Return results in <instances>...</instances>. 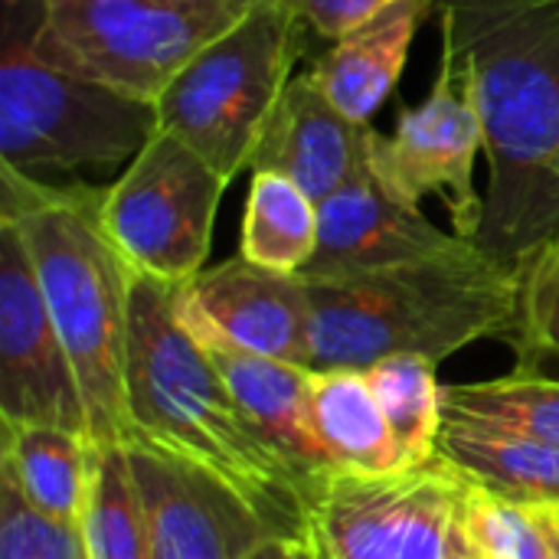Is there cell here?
<instances>
[{"label": "cell", "instance_id": "d4e9b609", "mask_svg": "<svg viewBox=\"0 0 559 559\" xmlns=\"http://www.w3.org/2000/svg\"><path fill=\"white\" fill-rule=\"evenodd\" d=\"M459 527L481 559H550L540 504H518L462 481Z\"/></svg>", "mask_w": 559, "mask_h": 559}, {"label": "cell", "instance_id": "277c9868", "mask_svg": "<svg viewBox=\"0 0 559 559\" xmlns=\"http://www.w3.org/2000/svg\"><path fill=\"white\" fill-rule=\"evenodd\" d=\"M98 187H56L0 164V219L33 259L52 328L72 360L88 413V439L128 442L131 265L102 226Z\"/></svg>", "mask_w": 559, "mask_h": 559}, {"label": "cell", "instance_id": "836d02e7", "mask_svg": "<svg viewBox=\"0 0 559 559\" xmlns=\"http://www.w3.org/2000/svg\"><path fill=\"white\" fill-rule=\"evenodd\" d=\"M246 3H272V0H246Z\"/></svg>", "mask_w": 559, "mask_h": 559}, {"label": "cell", "instance_id": "7c38bea8", "mask_svg": "<svg viewBox=\"0 0 559 559\" xmlns=\"http://www.w3.org/2000/svg\"><path fill=\"white\" fill-rule=\"evenodd\" d=\"M144 501L154 559H246L269 537L219 481L144 442H124Z\"/></svg>", "mask_w": 559, "mask_h": 559}, {"label": "cell", "instance_id": "5b68a950", "mask_svg": "<svg viewBox=\"0 0 559 559\" xmlns=\"http://www.w3.org/2000/svg\"><path fill=\"white\" fill-rule=\"evenodd\" d=\"M43 3L0 0V164L43 177L131 160L157 108L49 66L33 43Z\"/></svg>", "mask_w": 559, "mask_h": 559}, {"label": "cell", "instance_id": "d6986e66", "mask_svg": "<svg viewBox=\"0 0 559 559\" xmlns=\"http://www.w3.org/2000/svg\"><path fill=\"white\" fill-rule=\"evenodd\" d=\"M308 416L337 472H409L364 370H311Z\"/></svg>", "mask_w": 559, "mask_h": 559}, {"label": "cell", "instance_id": "4dcf8cb0", "mask_svg": "<svg viewBox=\"0 0 559 559\" xmlns=\"http://www.w3.org/2000/svg\"><path fill=\"white\" fill-rule=\"evenodd\" d=\"M547 537H550V559H559V504H540Z\"/></svg>", "mask_w": 559, "mask_h": 559}, {"label": "cell", "instance_id": "3957f363", "mask_svg": "<svg viewBox=\"0 0 559 559\" xmlns=\"http://www.w3.org/2000/svg\"><path fill=\"white\" fill-rule=\"evenodd\" d=\"M311 295V370H367L396 354L432 364L518 324L521 265L462 242L386 269L305 278Z\"/></svg>", "mask_w": 559, "mask_h": 559}, {"label": "cell", "instance_id": "30bf717a", "mask_svg": "<svg viewBox=\"0 0 559 559\" xmlns=\"http://www.w3.org/2000/svg\"><path fill=\"white\" fill-rule=\"evenodd\" d=\"M0 416L3 426L88 436L79 377L46 311L26 242L10 219H0Z\"/></svg>", "mask_w": 559, "mask_h": 559}, {"label": "cell", "instance_id": "f546056e", "mask_svg": "<svg viewBox=\"0 0 559 559\" xmlns=\"http://www.w3.org/2000/svg\"><path fill=\"white\" fill-rule=\"evenodd\" d=\"M246 559H318L308 540H288V537H265L259 540Z\"/></svg>", "mask_w": 559, "mask_h": 559}, {"label": "cell", "instance_id": "1f68e13d", "mask_svg": "<svg viewBox=\"0 0 559 559\" xmlns=\"http://www.w3.org/2000/svg\"><path fill=\"white\" fill-rule=\"evenodd\" d=\"M449 559H481L472 547H468V540H465V534H462V527H455V537H452V554Z\"/></svg>", "mask_w": 559, "mask_h": 559}, {"label": "cell", "instance_id": "9a60e30c", "mask_svg": "<svg viewBox=\"0 0 559 559\" xmlns=\"http://www.w3.org/2000/svg\"><path fill=\"white\" fill-rule=\"evenodd\" d=\"M190 331V328H187ZM206 350L223 383L242 406V413L318 485H324L337 468L331 465L324 445L318 442L308 416V383L311 370L262 354L239 350L213 334L190 331Z\"/></svg>", "mask_w": 559, "mask_h": 559}, {"label": "cell", "instance_id": "ba28073f", "mask_svg": "<svg viewBox=\"0 0 559 559\" xmlns=\"http://www.w3.org/2000/svg\"><path fill=\"white\" fill-rule=\"evenodd\" d=\"M233 180L190 144L157 128L102 193V226L128 265L164 282L206 269L216 210Z\"/></svg>", "mask_w": 559, "mask_h": 559}, {"label": "cell", "instance_id": "5bb4252c", "mask_svg": "<svg viewBox=\"0 0 559 559\" xmlns=\"http://www.w3.org/2000/svg\"><path fill=\"white\" fill-rule=\"evenodd\" d=\"M370 124L350 121L311 72L285 85L249 170H275L308 190L318 203L367 164Z\"/></svg>", "mask_w": 559, "mask_h": 559}, {"label": "cell", "instance_id": "484cf974", "mask_svg": "<svg viewBox=\"0 0 559 559\" xmlns=\"http://www.w3.org/2000/svg\"><path fill=\"white\" fill-rule=\"evenodd\" d=\"M504 344L518 350V370L559 360V229L521 262V311Z\"/></svg>", "mask_w": 559, "mask_h": 559}, {"label": "cell", "instance_id": "cb8c5ba5", "mask_svg": "<svg viewBox=\"0 0 559 559\" xmlns=\"http://www.w3.org/2000/svg\"><path fill=\"white\" fill-rule=\"evenodd\" d=\"M442 423L501 426L559 445V380L514 370L498 380L442 386Z\"/></svg>", "mask_w": 559, "mask_h": 559}, {"label": "cell", "instance_id": "ac0fdd59", "mask_svg": "<svg viewBox=\"0 0 559 559\" xmlns=\"http://www.w3.org/2000/svg\"><path fill=\"white\" fill-rule=\"evenodd\" d=\"M436 462L518 504H559V445L475 423H442Z\"/></svg>", "mask_w": 559, "mask_h": 559}, {"label": "cell", "instance_id": "52a82bcc", "mask_svg": "<svg viewBox=\"0 0 559 559\" xmlns=\"http://www.w3.org/2000/svg\"><path fill=\"white\" fill-rule=\"evenodd\" d=\"M246 10V0H46L33 43L69 75L157 105Z\"/></svg>", "mask_w": 559, "mask_h": 559}, {"label": "cell", "instance_id": "603a6c76", "mask_svg": "<svg viewBox=\"0 0 559 559\" xmlns=\"http://www.w3.org/2000/svg\"><path fill=\"white\" fill-rule=\"evenodd\" d=\"M364 373L390 423L403 465L409 472L432 465L442 432V386L436 380V364L419 354H396L377 360Z\"/></svg>", "mask_w": 559, "mask_h": 559}, {"label": "cell", "instance_id": "4fadbf2b", "mask_svg": "<svg viewBox=\"0 0 559 559\" xmlns=\"http://www.w3.org/2000/svg\"><path fill=\"white\" fill-rule=\"evenodd\" d=\"M321 239L305 278L354 275L459 249L465 239L439 229L419 206L393 197L370 164L318 203Z\"/></svg>", "mask_w": 559, "mask_h": 559}, {"label": "cell", "instance_id": "ffe728a7", "mask_svg": "<svg viewBox=\"0 0 559 559\" xmlns=\"http://www.w3.org/2000/svg\"><path fill=\"white\" fill-rule=\"evenodd\" d=\"M92 468V439L52 426H3L0 478L39 514L79 527Z\"/></svg>", "mask_w": 559, "mask_h": 559}, {"label": "cell", "instance_id": "6da1fadb", "mask_svg": "<svg viewBox=\"0 0 559 559\" xmlns=\"http://www.w3.org/2000/svg\"><path fill=\"white\" fill-rule=\"evenodd\" d=\"M180 282L131 265L128 442L183 459L246 504L269 537L311 540L324 485L308 478L236 403L177 311Z\"/></svg>", "mask_w": 559, "mask_h": 559}, {"label": "cell", "instance_id": "e0dca14e", "mask_svg": "<svg viewBox=\"0 0 559 559\" xmlns=\"http://www.w3.org/2000/svg\"><path fill=\"white\" fill-rule=\"evenodd\" d=\"M423 468L396 475L334 472L311 511L318 559H396L403 521Z\"/></svg>", "mask_w": 559, "mask_h": 559}, {"label": "cell", "instance_id": "7402d4cb", "mask_svg": "<svg viewBox=\"0 0 559 559\" xmlns=\"http://www.w3.org/2000/svg\"><path fill=\"white\" fill-rule=\"evenodd\" d=\"M79 537L85 559H154L144 501L124 442H92Z\"/></svg>", "mask_w": 559, "mask_h": 559}, {"label": "cell", "instance_id": "8fae6325", "mask_svg": "<svg viewBox=\"0 0 559 559\" xmlns=\"http://www.w3.org/2000/svg\"><path fill=\"white\" fill-rule=\"evenodd\" d=\"M177 311L190 331L213 334L239 350L308 370L314 364L311 295L301 272H278L236 255L183 282Z\"/></svg>", "mask_w": 559, "mask_h": 559}, {"label": "cell", "instance_id": "2e32d148", "mask_svg": "<svg viewBox=\"0 0 559 559\" xmlns=\"http://www.w3.org/2000/svg\"><path fill=\"white\" fill-rule=\"evenodd\" d=\"M432 10H439V0H396L370 23L334 39V46L314 62V82L350 121L370 124L393 95L413 39Z\"/></svg>", "mask_w": 559, "mask_h": 559}, {"label": "cell", "instance_id": "44dd1931", "mask_svg": "<svg viewBox=\"0 0 559 559\" xmlns=\"http://www.w3.org/2000/svg\"><path fill=\"white\" fill-rule=\"evenodd\" d=\"M318 200L275 170H252L239 255L278 272H305L318 252Z\"/></svg>", "mask_w": 559, "mask_h": 559}, {"label": "cell", "instance_id": "e575fe53", "mask_svg": "<svg viewBox=\"0 0 559 559\" xmlns=\"http://www.w3.org/2000/svg\"><path fill=\"white\" fill-rule=\"evenodd\" d=\"M557 177H559V167H557Z\"/></svg>", "mask_w": 559, "mask_h": 559}, {"label": "cell", "instance_id": "7a4b0ae2", "mask_svg": "<svg viewBox=\"0 0 559 559\" xmlns=\"http://www.w3.org/2000/svg\"><path fill=\"white\" fill-rule=\"evenodd\" d=\"M485 124L488 193L475 246L521 265L559 229V0L439 7Z\"/></svg>", "mask_w": 559, "mask_h": 559}, {"label": "cell", "instance_id": "4316f807", "mask_svg": "<svg viewBox=\"0 0 559 559\" xmlns=\"http://www.w3.org/2000/svg\"><path fill=\"white\" fill-rule=\"evenodd\" d=\"M459 501L462 478L442 462L426 465L403 521L396 559H449L459 527Z\"/></svg>", "mask_w": 559, "mask_h": 559}, {"label": "cell", "instance_id": "8992f818", "mask_svg": "<svg viewBox=\"0 0 559 559\" xmlns=\"http://www.w3.org/2000/svg\"><path fill=\"white\" fill-rule=\"evenodd\" d=\"M308 26L282 3H249L157 98V128L190 144L226 180L252 167L262 131L295 75Z\"/></svg>", "mask_w": 559, "mask_h": 559}, {"label": "cell", "instance_id": "d6a6232c", "mask_svg": "<svg viewBox=\"0 0 559 559\" xmlns=\"http://www.w3.org/2000/svg\"><path fill=\"white\" fill-rule=\"evenodd\" d=\"M462 3H485V7H501V3H524V0H439V7H462Z\"/></svg>", "mask_w": 559, "mask_h": 559}, {"label": "cell", "instance_id": "f1b7e54d", "mask_svg": "<svg viewBox=\"0 0 559 559\" xmlns=\"http://www.w3.org/2000/svg\"><path fill=\"white\" fill-rule=\"evenodd\" d=\"M321 39H341L380 16L396 0H282Z\"/></svg>", "mask_w": 559, "mask_h": 559}, {"label": "cell", "instance_id": "9c48e42d", "mask_svg": "<svg viewBox=\"0 0 559 559\" xmlns=\"http://www.w3.org/2000/svg\"><path fill=\"white\" fill-rule=\"evenodd\" d=\"M478 154H485V124L468 66L459 46L442 36V59L429 95L400 115L393 138L370 128L367 164L409 206L439 197L449 206L452 233L475 242L485 219V197L475 190Z\"/></svg>", "mask_w": 559, "mask_h": 559}, {"label": "cell", "instance_id": "83f0119b", "mask_svg": "<svg viewBox=\"0 0 559 559\" xmlns=\"http://www.w3.org/2000/svg\"><path fill=\"white\" fill-rule=\"evenodd\" d=\"M0 559H85L79 527L39 514L0 478Z\"/></svg>", "mask_w": 559, "mask_h": 559}]
</instances>
